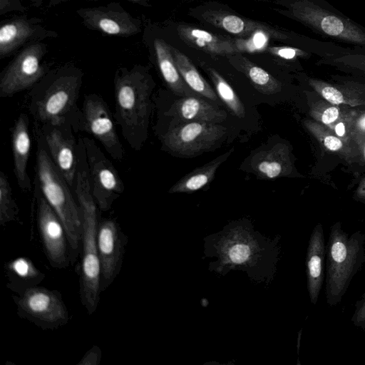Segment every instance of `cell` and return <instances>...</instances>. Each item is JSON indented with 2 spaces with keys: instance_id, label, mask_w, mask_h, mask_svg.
<instances>
[{
  "instance_id": "cell-1",
  "label": "cell",
  "mask_w": 365,
  "mask_h": 365,
  "mask_svg": "<svg viewBox=\"0 0 365 365\" xmlns=\"http://www.w3.org/2000/svg\"><path fill=\"white\" fill-rule=\"evenodd\" d=\"M79 161L74 191L82 217L81 247L79 294L82 305L88 314L96 310L101 291V264L97 247L98 207L93 198L88 177L86 149L81 138Z\"/></svg>"
},
{
  "instance_id": "cell-2",
  "label": "cell",
  "mask_w": 365,
  "mask_h": 365,
  "mask_svg": "<svg viewBox=\"0 0 365 365\" xmlns=\"http://www.w3.org/2000/svg\"><path fill=\"white\" fill-rule=\"evenodd\" d=\"M114 118L131 148L139 151L148 138L154 88L148 68H118L114 76Z\"/></svg>"
},
{
  "instance_id": "cell-3",
  "label": "cell",
  "mask_w": 365,
  "mask_h": 365,
  "mask_svg": "<svg viewBox=\"0 0 365 365\" xmlns=\"http://www.w3.org/2000/svg\"><path fill=\"white\" fill-rule=\"evenodd\" d=\"M83 71L66 63L51 70L29 93V113L40 125L68 123L76 130Z\"/></svg>"
},
{
  "instance_id": "cell-4",
  "label": "cell",
  "mask_w": 365,
  "mask_h": 365,
  "mask_svg": "<svg viewBox=\"0 0 365 365\" xmlns=\"http://www.w3.org/2000/svg\"><path fill=\"white\" fill-rule=\"evenodd\" d=\"M364 262L365 233L358 230L349 235L340 222L334 223L326 245L325 295L329 306L341 302Z\"/></svg>"
},
{
  "instance_id": "cell-5",
  "label": "cell",
  "mask_w": 365,
  "mask_h": 365,
  "mask_svg": "<svg viewBox=\"0 0 365 365\" xmlns=\"http://www.w3.org/2000/svg\"><path fill=\"white\" fill-rule=\"evenodd\" d=\"M46 201L62 221L67 232L72 257H76L81 245L82 217L71 187L51 158L38 135L35 180Z\"/></svg>"
},
{
  "instance_id": "cell-6",
  "label": "cell",
  "mask_w": 365,
  "mask_h": 365,
  "mask_svg": "<svg viewBox=\"0 0 365 365\" xmlns=\"http://www.w3.org/2000/svg\"><path fill=\"white\" fill-rule=\"evenodd\" d=\"M288 14L314 32L365 54V27L326 0H289Z\"/></svg>"
},
{
  "instance_id": "cell-7",
  "label": "cell",
  "mask_w": 365,
  "mask_h": 365,
  "mask_svg": "<svg viewBox=\"0 0 365 365\" xmlns=\"http://www.w3.org/2000/svg\"><path fill=\"white\" fill-rule=\"evenodd\" d=\"M18 316L42 330H54L65 326L69 313L60 292L39 285L21 295H13Z\"/></svg>"
},
{
  "instance_id": "cell-8",
  "label": "cell",
  "mask_w": 365,
  "mask_h": 365,
  "mask_svg": "<svg viewBox=\"0 0 365 365\" xmlns=\"http://www.w3.org/2000/svg\"><path fill=\"white\" fill-rule=\"evenodd\" d=\"M47 52L42 41L23 47L0 74V97H11L40 81L51 70V63L43 61Z\"/></svg>"
},
{
  "instance_id": "cell-9",
  "label": "cell",
  "mask_w": 365,
  "mask_h": 365,
  "mask_svg": "<svg viewBox=\"0 0 365 365\" xmlns=\"http://www.w3.org/2000/svg\"><path fill=\"white\" fill-rule=\"evenodd\" d=\"M116 122L108 105L98 94L85 96L76 131L86 132L96 138L117 161L125 158V150L117 133Z\"/></svg>"
},
{
  "instance_id": "cell-10",
  "label": "cell",
  "mask_w": 365,
  "mask_h": 365,
  "mask_svg": "<svg viewBox=\"0 0 365 365\" xmlns=\"http://www.w3.org/2000/svg\"><path fill=\"white\" fill-rule=\"evenodd\" d=\"M162 137L163 146L180 156H194L208 151L225 138L220 124L197 121L174 122Z\"/></svg>"
},
{
  "instance_id": "cell-11",
  "label": "cell",
  "mask_w": 365,
  "mask_h": 365,
  "mask_svg": "<svg viewBox=\"0 0 365 365\" xmlns=\"http://www.w3.org/2000/svg\"><path fill=\"white\" fill-rule=\"evenodd\" d=\"M34 184L37 225L45 255L52 267L64 269L70 264L72 257L66 230L38 183L34 181Z\"/></svg>"
},
{
  "instance_id": "cell-12",
  "label": "cell",
  "mask_w": 365,
  "mask_h": 365,
  "mask_svg": "<svg viewBox=\"0 0 365 365\" xmlns=\"http://www.w3.org/2000/svg\"><path fill=\"white\" fill-rule=\"evenodd\" d=\"M91 192L98 210L108 211L125 190L119 173L93 139L82 138Z\"/></svg>"
},
{
  "instance_id": "cell-13",
  "label": "cell",
  "mask_w": 365,
  "mask_h": 365,
  "mask_svg": "<svg viewBox=\"0 0 365 365\" xmlns=\"http://www.w3.org/2000/svg\"><path fill=\"white\" fill-rule=\"evenodd\" d=\"M68 123L41 125L39 135L43 139L53 162L71 188H73L78 170L80 144Z\"/></svg>"
},
{
  "instance_id": "cell-14",
  "label": "cell",
  "mask_w": 365,
  "mask_h": 365,
  "mask_svg": "<svg viewBox=\"0 0 365 365\" xmlns=\"http://www.w3.org/2000/svg\"><path fill=\"white\" fill-rule=\"evenodd\" d=\"M96 239L101 264V291L104 292L121 269L128 238L115 219L103 218L98 221Z\"/></svg>"
},
{
  "instance_id": "cell-15",
  "label": "cell",
  "mask_w": 365,
  "mask_h": 365,
  "mask_svg": "<svg viewBox=\"0 0 365 365\" xmlns=\"http://www.w3.org/2000/svg\"><path fill=\"white\" fill-rule=\"evenodd\" d=\"M76 14L86 28L108 36L129 37L141 31V21L118 3L81 8Z\"/></svg>"
},
{
  "instance_id": "cell-16",
  "label": "cell",
  "mask_w": 365,
  "mask_h": 365,
  "mask_svg": "<svg viewBox=\"0 0 365 365\" xmlns=\"http://www.w3.org/2000/svg\"><path fill=\"white\" fill-rule=\"evenodd\" d=\"M56 36L58 34L45 28L40 19L14 16L1 21L0 26V58L9 57L31 43Z\"/></svg>"
},
{
  "instance_id": "cell-17",
  "label": "cell",
  "mask_w": 365,
  "mask_h": 365,
  "mask_svg": "<svg viewBox=\"0 0 365 365\" xmlns=\"http://www.w3.org/2000/svg\"><path fill=\"white\" fill-rule=\"evenodd\" d=\"M326 245L323 227L317 223L313 228L306 255L307 291L310 302L317 304L325 276Z\"/></svg>"
},
{
  "instance_id": "cell-18",
  "label": "cell",
  "mask_w": 365,
  "mask_h": 365,
  "mask_svg": "<svg viewBox=\"0 0 365 365\" xmlns=\"http://www.w3.org/2000/svg\"><path fill=\"white\" fill-rule=\"evenodd\" d=\"M175 122L197 121L220 124L227 118L226 112L202 97L184 96L176 101L165 113Z\"/></svg>"
},
{
  "instance_id": "cell-19",
  "label": "cell",
  "mask_w": 365,
  "mask_h": 365,
  "mask_svg": "<svg viewBox=\"0 0 365 365\" xmlns=\"http://www.w3.org/2000/svg\"><path fill=\"white\" fill-rule=\"evenodd\" d=\"M14 173L19 188L30 191L31 182L27 172L31 151V138L28 115L21 113L15 121L11 132Z\"/></svg>"
},
{
  "instance_id": "cell-20",
  "label": "cell",
  "mask_w": 365,
  "mask_h": 365,
  "mask_svg": "<svg viewBox=\"0 0 365 365\" xmlns=\"http://www.w3.org/2000/svg\"><path fill=\"white\" fill-rule=\"evenodd\" d=\"M250 162L254 173L267 180L288 176L293 170L290 150L284 143L261 150L253 155Z\"/></svg>"
},
{
  "instance_id": "cell-21",
  "label": "cell",
  "mask_w": 365,
  "mask_h": 365,
  "mask_svg": "<svg viewBox=\"0 0 365 365\" xmlns=\"http://www.w3.org/2000/svg\"><path fill=\"white\" fill-rule=\"evenodd\" d=\"M7 279L6 287L17 295L38 286L46 275L28 257H19L9 261L5 266Z\"/></svg>"
},
{
  "instance_id": "cell-22",
  "label": "cell",
  "mask_w": 365,
  "mask_h": 365,
  "mask_svg": "<svg viewBox=\"0 0 365 365\" xmlns=\"http://www.w3.org/2000/svg\"><path fill=\"white\" fill-rule=\"evenodd\" d=\"M153 46L159 70L171 91L182 97H200L182 79L175 64L170 46L163 40L156 38L153 41Z\"/></svg>"
},
{
  "instance_id": "cell-23",
  "label": "cell",
  "mask_w": 365,
  "mask_h": 365,
  "mask_svg": "<svg viewBox=\"0 0 365 365\" xmlns=\"http://www.w3.org/2000/svg\"><path fill=\"white\" fill-rule=\"evenodd\" d=\"M304 125L326 149L336 153L345 160L351 162L361 156L362 154L353 141L339 137L327 126L314 120H306Z\"/></svg>"
},
{
  "instance_id": "cell-24",
  "label": "cell",
  "mask_w": 365,
  "mask_h": 365,
  "mask_svg": "<svg viewBox=\"0 0 365 365\" xmlns=\"http://www.w3.org/2000/svg\"><path fill=\"white\" fill-rule=\"evenodd\" d=\"M307 83L319 95L328 102L336 106H365V96L359 89L352 88L348 85L334 84L323 80L307 77Z\"/></svg>"
},
{
  "instance_id": "cell-25",
  "label": "cell",
  "mask_w": 365,
  "mask_h": 365,
  "mask_svg": "<svg viewBox=\"0 0 365 365\" xmlns=\"http://www.w3.org/2000/svg\"><path fill=\"white\" fill-rule=\"evenodd\" d=\"M178 30L180 37L186 43L206 52L217 55L237 52L232 42L205 30L188 26H180Z\"/></svg>"
},
{
  "instance_id": "cell-26",
  "label": "cell",
  "mask_w": 365,
  "mask_h": 365,
  "mask_svg": "<svg viewBox=\"0 0 365 365\" xmlns=\"http://www.w3.org/2000/svg\"><path fill=\"white\" fill-rule=\"evenodd\" d=\"M171 47L177 68L187 86L202 97L219 105L218 96L210 84L200 74L190 60L178 49Z\"/></svg>"
},
{
  "instance_id": "cell-27",
  "label": "cell",
  "mask_w": 365,
  "mask_h": 365,
  "mask_svg": "<svg viewBox=\"0 0 365 365\" xmlns=\"http://www.w3.org/2000/svg\"><path fill=\"white\" fill-rule=\"evenodd\" d=\"M232 151L233 149L230 150L205 165L195 169L173 185L169 190V192L190 193L200 190L212 180L217 168L226 160Z\"/></svg>"
},
{
  "instance_id": "cell-28",
  "label": "cell",
  "mask_w": 365,
  "mask_h": 365,
  "mask_svg": "<svg viewBox=\"0 0 365 365\" xmlns=\"http://www.w3.org/2000/svg\"><path fill=\"white\" fill-rule=\"evenodd\" d=\"M237 68L242 71L255 87L264 94H274L281 91L282 85L263 68L255 65L247 58L241 57L237 61Z\"/></svg>"
},
{
  "instance_id": "cell-29",
  "label": "cell",
  "mask_w": 365,
  "mask_h": 365,
  "mask_svg": "<svg viewBox=\"0 0 365 365\" xmlns=\"http://www.w3.org/2000/svg\"><path fill=\"white\" fill-rule=\"evenodd\" d=\"M204 18L216 26L235 35H250L257 29L264 27L260 24L226 13H207L204 15Z\"/></svg>"
},
{
  "instance_id": "cell-30",
  "label": "cell",
  "mask_w": 365,
  "mask_h": 365,
  "mask_svg": "<svg viewBox=\"0 0 365 365\" xmlns=\"http://www.w3.org/2000/svg\"><path fill=\"white\" fill-rule=\"evenodd\" d=\"M318 66H328L354 76L365 78V54L344 53L331 57L319 58Z\"/></svg>"
},
{
  "instance_id": "cell-31",
  "label": "cell",
  "mask_w": 365,
  "mask_h": 365,
  "mask_svg": "<svg viewBox=\"0 0 365 365\" xmlns=\"http://www.w3.org/2000/svg\"><path fill=\"white\" fill-rule=\"evenodd\" d=\"M208 72L220 100L235 116L240 118L245 117L244 105L230 85L215 70L209 68Z\"/></svg>"
},
{
  "instance_id": "cell-32",
  "label": "cell",
  "mask_w": 365,
  "mask_h": 365,
  "mask_svg": "<svg viewBox=\"0 0 365 365\" xmlns=\"http://www.w3.org/2000/svg\"><path fill=\"white\" fill-rule=\"evenodd\" d=\"M19 207L5 173L0 171V225L4 227L17 220Z\"/></svg>"
},
{
  "instance_id": "cell-33",
  "label": "cell",
  "mask_w": 365,
  "mask_h": 365,
  "mask_svg": "<svg viewBox=\"0 0 365 365\" xmlns=\"http://www.w3.org/2000/svg\"><path fill=\"white\" fill-rule=\"evenodd\" d=\"M309 114L314 120L332 130L334 125L349 113L343 111L339 106L334 105L322 98L310 106Z\"/></svg>"
},
{
  "instance_id": "cell-34",
  "label": "cell",
  "mask_w": 365,
  "mask_h": 365,
  "mask_svg": "<svg viewBox=\"0 0 365 365\" xmlns=\"http://www.w3.org/2000/svg\"><path fill=\"white\" fill-rule=\"evenodd\" d=\"M274 56L286 61H297L298 58H309L313 54L293 46H274L268 48Z\"/></svg>"
},
{
  "instance_id": "cell-35",
  "label": "cell",
  "mask_w": 365,
  "mask_h": 365,
  "mask_svg": "<svg viewBox=\"0 0 365 365\" xmlns=\"http://www.w3.org/2000/svg\"><path fill=\"white\" fill-rule=\"evenodd\" d=\"M355 309L351 317L354 326L365 331V292L355 303Z\"/></svg>"
},
{
  "instance_id": "cell-36",
  "label": "cell",
  "mask_w": 365,
  "mask_h": 365,
  "mask_svg": "<svg viewBox=\"0 0 365 365\" xmlns=\"http://www.w3.org/2000/svg\"><path fill=\"white\" fill-rule=\"evenodd\" d=\"M102 354L100 348L93 346L91 348L78 363V365H98L101 359Z\"/></svg>"
},
{
  "instance_id": "cell-37",
  "label": "cell",
  "mask_w": 365,
  "mask_h": 365,
  "mask_svg": "<svg viewBox=\"0 0 365 365\" xmlns=\"http://www.w3.org/2000/svg\"><path fill=\"white\" fill-rule=\"evenodd\" d=\"M12 10L24 11L19 0H0V14L1 15Z\"/></svg>"
},
{
  "instance_id": "cell-38",
  "label": "cell",
  "mask_w": 365,
  "mask_h": 365,
  "mask_svg": "<svg viewBox=\"0 0 365 365\" xmlns=\"http://www.w3.org/2000/svg\"><path fill=\"white\" fill-rule=\"evenodd\" d=\"M355 133L365 136V113L354 118L351 133Z\"/></svg>"
},
{
  "instance_id": "cell-39",
  "label": "cell",
  "mask_w": 365,
  "mask_h": 365,
  "mask_svg": "<svg viewBox=\"0 0 365 365\" xmlns=\"http://www.w3.org/2000/svg\"><path fill=\"white\" fill-rule=\"evenodd\" d=\"M351 140L356 144L361 153L365 158V136L358 133H351Z\"/></svg>"
},
{
  "instance_id": "cell-40",
  "label": "cell",
  "mask_w": 365,
  "mask_h": 365,
  "mask_svg": "<svg viewBox=\"0 0 365 365\" xmlns=\"http://www.w3.org/2000/svg\"><path fill=\"white\" fill-rule=\"evenodd\" d=\"M354 197L357 200L365 203V178L361 181L358 187L356 188Z\"/></svg>"
},
{
  "instance_id": "cell-41",
  "label": "cell",
  "mask_w": 365,
  "mask_h": 365,
  "mask_svg": "<svg viewBox=\"0 0 365 365\" xmlns=\"http://www.w3.org/2000/svg\"><path fill=\"white\" fill-rule=\"evenodd\" d=\"M71 1H78V0H48V6L52 7V6H54L56 5H59L62 3H65V2ZM83 1H96L97 0H83Z\"/></svg>"
},
{
  "instance_id": "cell-42",
  "label": "cell",
  "mask_w": 365,
  "mask_h": 365,
  "mask_svg": "<svg viewBox=\"0 0 365 365\" xmlns=\"http://www.w3.org/2000/svg\"><path fill=\"white\" fill-rule=\"evenodd\" d=\"M30 1L34 5L39 6L41 4L43 0H26Z\"/></svg>"
},
{
  "instance_id": "cell-43",
  "label": "cell",
  "mask_w": 365,
  "mask_h": 365,
  "mask_svg": "<svg viewBox=\"0 0 365 365\" xmlns=\"http://www.w3.org/2000/svg\"><path fill=\"white\" fill-rule=\"evenodd\" d=\"M127 1L135 3V4H143L147 0H127Z\"/></svg>"
}]
</instances>
